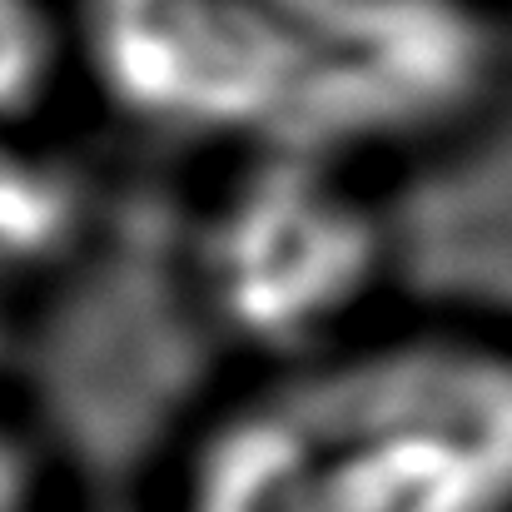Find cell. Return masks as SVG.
Listing matches in <instances>:
<instances>
[{
  "label": "cell",
  "instance_id": "obj_1",
  "mask_svg": "<svg viewBox=\"0 0 512 512\" xmlns=\"http://www.w3.org/2000/svg\"><path fill=\"white\" fill-rule=\"evenodd\" d=\"M70 45L150 130L353 165L448 130L488 40L448 0H75Z\"/></svg>",
  "mask_w": 512,
  "mask_h": 512
},
{
  "label": "cell",
  "instance_id": "obj_2",
  "mask_svg": "<svg viewBox=\"0 0 512 512\" xmlns=\"http://www.w3.org/2000/svg\"><path fill=\"white\" fill-rule=\"evenodd\" d=\"M70 55V15L50 0H0V130L50 100Z\"/></svg>",
  "mask_w": 512,
  "mask_h": 512
}]
</instances>
